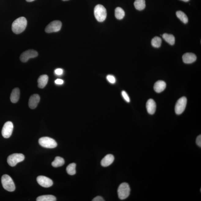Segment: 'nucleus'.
I'll return each mask as SVG.
<instances>
[{
    "label": "nucleus",
    "instance_id": "c85d7f7f",
    "mask_svg": "<svg viewBox=\"0 0 201 201\" xmlns=\"http://www.w3.org/2000/svg\"><path fill=\"white\" fill-rule=\"evenodd\" d=\"M196 143L199 147H201V135H199L197 136L196 140Z\"/></svg>",
    "mask_w": 201,
    "mask_h": 201
},
{
    "label": "nucleus",
    "instance_id": "9d476101",
    "mask_svg": "<svg viewBox=\"0 0 201 201\" xmlns=\"http://www.w3.org/2000/svg\"><path fill=\"white\" fill-rule=\"evenodd\" d=\"M38 53L36 51L34 50H29L24 52L20 56V59L23 62H26L31 58L36 57Z\"/></svg>",
    "mask_w": 201,
    "mask_h": 201
},
{
    "label": "nucleus",
    "instance_id": "9b49d317",
    "mask_svg": "<svg viewBox=\"0 0 201 201\" xmlns=\"http://www.w3.org/2000/svg\"><path fill=\"white\" fill-rule=\"evenodd\" d=\"M38 183L39 185L45 188L50 187L53 184L52 180L44 176H39L37 178Z\"/></svg>",
    "mask_w": 201,
    "mask_h": 201
},
{
    "label": "nucleus",
    "instance_id": "6e6552de",
    "mask_svg": "<svg viewBox=\"0 0 201 201\" xmlns=\"http://www.w3.org/2000/svg\"><path fill=\"white\" fill-rule=\"evenodd\" d=\"M62 24L59 20H54L50 22L46 27L45 32L47 33L59 32L61 28Z\"/></svg>",
    "mask_w": 201,
    "mask_h": 201
},
{
    "label": "nucleus",
    "instance_id": "f3484780",
    "mask_svg": "<svg viewBox=\"0 0 201 201\" xmlns=\"http://www.w3.org/2000/svg\"><path fill=\"white\" fill-rule=\"evenodd\" d=\"M20 96V91L18 88H15L13 89L12 91L11 97H10V99L11 102L13 103L18 102Z\"/></svg>",
    "mask_w": 201,
    "mask_h": 201
},
{
    "label": "nucleus",
    "instance_id": "1a4fd4ad",
    "mask_svg": "<svg viewBox=\"0 0 201 201\" xmlns=\"http://www.w3.org/2000/svg\"><path fill=\"white\" fill-rule=\"evenodd\" d=\"M13 128V123L11 121H7L3 126L2 134L5 138H8L11 136Z\"/></svg>",
    "mask_w": 201,
    "mask_h": 201
},
{
    "label": "nucleus",
    "instance_id": "4468645a",
    "mask_svg": "<svg viewBox=\"0 0 201 201\" xmlns=\"http://www.w3.org/2000/svg\"><path fill=\"white\" fill-rule=\"evenodd\" d=\"M146 108L149 114L151 115L154 114L155 112L156 109V104L155 101L152 99H149L146 104Z\"/></svg>",
    "mask_w": 201,
    "mask_h": 201
},
{
    "label": "nucleus",
    "instance_id": "aec40b11",
    "mask_svg": "<svg viewBox=\"0 0 201 201\" xmlns=\"http://www.w3.org/2000/svg\"><path fill=\"white\" fill-rule=\"evenodd\" d=\"M134 4L136 9L139 11L143 10L146 6L145 0H135Z\"/></svg>",
    "mask_w": 201,
    "mask_h": 201
},
{
    "label": "nucleus",
    "instance_id": "b1692460",
    "mask_svg": "<svg viewBox=\"0 0 201 201\" xmlns=\"http://www.w3.org/2000/svg\"><path fill=\"white\" fill-rule=\"evenodd\" d=\"M176 14L177 17L184 23L187 24L188 22V17L183 12L180 11H177Z\"/></svg>",
    "mask_w": 201,
    "mask_h": 201
},
{
    "label": "nucleus",
    "instance_id": "a878e982",
    "mask_svg": "<svg viewBox=\"0 0 201 201\" xmlns=\"http://www.w3.org/2000/svg\"><path fill=\"white\" fill-rule=\"evenodd\" d=\"M161 43H162V39L158 37H154L151 41L152 45L153 47L155 48L160 47Z\"/></svg>",
    "mask_w": 201,
    "mask_h": 201
},
{
    "label": "nucleus",
    "instance_id": "dca6fc26",
    "mask_svg": "<svg viewBox=\"0 0 201 201\" xmlns=\"http://www.w3.org/2000/svg\"><path fill=\"white\" fill-rule=\"evenodd\" d=\"M166 84L163 80H158L154 84V89L157 93H161L164 91L166 87Z\"/></svg>",
    "mask_w": 201,
    "mask_h": 201
},
{
    "label": "nucleus",
    "instance_id": "0eeeda50",
    "mask_svg": "<svg viewBox=\"0 0 201 201\" xmlns=\"http://www.w3.org/2000/svg\"><path fill=\"white\" fill-rule=\"evenodd\" d=\"M187 99L184 97H182L177 101L175 106V111L177 114L180 115L184 111L186 107Z\"/></svg>",
    "mask_w": 201,
    "mask_h": 201
},
{
    "label": "nucleus",
    "instance_id": "473e14b6",
    "mask_svg": "<svg viewBox=\"0 0 201 201\" xmlns=\"http://www.w3.org/2000/svg\"><path fill=\"white\" fill-rule=\"evenodd\" d=\"M28 2H32L35 1V0H26Z\"/></svg>",
    "mask_w": 201,
    "mask_h": 201
},
{
    "label": "nucleus",
    "instance_id": "5701e85b",
    "mask_svg": "<svg viewBox=\"0 0 201 201\" xmlns=\"http://www.w3.org/2000/svg\"><path fill=\"white\" fill-rule=\"evenodd\" d=\"M115 15L118 20H121L125 16V12L122 8L117 7L115 11Z\"/></svg>",
    "mask_w": 201,
    "mask_h": 201
},
{
    "label": "nucleus",
    "instance_id": "ddd939ff",
    "mask_svg": "<svg viewBox=\"0 0 201 201\" xmlns=\"http://www.w3.org/2000/svg\"><path fill=\"white\" fill-rule=\"evenodd\" d=\"M196 59V56L193 53H185L183 56V61L186 64L193 63L195 61Z\"/></svg>",
    "mask_w": 201,
    "mask_h": 201
},
{
    "label": "nucleus",
    "instance_id": "393cba45",
    "mask_svg": "<svg viewBox=\"0 0 201 201\" xmlns=\"http://www.w3.org/2000/svg\"><path fill=\"white\" fill-rule=\"evenodd\" d=\"M76 164L75 163H72L68 165L66 168V171L68 174L73 176L76 173Z\"/></svg>",
    "mask_w": 201,
    "mask_h": 201
},
{
    "label": "nucleus",
    "instance_id": "423d86ee",
    "mask_svg": "<svg viewBox=\"0 0 201 201\" xmlns=\"http://www.w3.org/2000/svg\"><path fill=\"white\" fill-rule=\"evenodd\" d=\"M25 159V156L21 154H13L8 156L7 162L10 166H14L18 163L23 161Z\"/></svg>",
    "mask_w": 201,
    "mask_h": 201
},
{
    "label": "nucleus",
    "instance_id": "412c9836",
    "mask_svg": "<svg viewBox=\"0 0 201 201\" xmlns=\"http://www.w3.org/2000/svg\"><path fill=\"white\" fill-rule=\"evenodd\" d=\"M65 164L64 159L62 158L57 156L55 158L54 160L51 163V165L54 167H58L63 166Z\"/></svg>",
    "mask_w": 201,
    "mask_h": 201
},
{
    "label": "nucleus",
    "instance_id": "f704fd0d",
    "mask_svg": "<svg viewBox=\"0 0 201 201\" xmlns=\"http://www.w3.org/2000/svg\"><path fill=\"white\" fill-rule=\"evenodd\" d=\"M63 1H69V0H62Z\"/></svg>",
    "mask_w": 201,
    "mask_h": 201
},
{
    "label": "nucleus",
    "instance_id": "7ed1b4c3",
    "mask_svg": "<svg viewBox=\"0 0 201 201\" xmlns=\"http://www.w3.org/2000/svg\"><path fill=\"white\" fill-rule=\"evenodd\" d=\"M1 182L3 188L8 191L13 192L15 190V187L13 179L9 176L5 174L2 177Z\"/></svg>",
    "mask_w": 201,
    "mask_h": 201
},
{
    "label": "nucleus",
    "instance_id": "72a5a7b5",
    "mask_svg": "<svg viewBox=\"0 0 201 201\" xmlns=\"http://www.w3.org/2000/svg\"><path fill=\"white\" fill-rule=\"evenodd\" d=\"M181 1H183L184 2H187L190 1V0H181Z\"/></svg>",
    "mask_w": 201,
    "mask_h": 201
},
{
    "label": "nucleus",
    "instance_id": "6ab92c4d",
    "mask_svg": "<svg viewBox=\"0 0 201 201\" xmlns=\"http://www.w3.org/2000/svg\"><path fill=\"white\" fill-rule=\"evenodd\" d=\"M163 38L171 45H173L175 43V38L172 34L164 33L162 35Z\"/></svg>",
    "mask_w": 201,
    "mask_h": 201
},
{
    "label": "nucleus",
    "instance_id": "7c9ffc66",
    "mask_svg": "<svg viewBox=\"0 0 201 201\" xmlns=\"http://www.w3.org/2000/svg\"><path fill=\"white\" fill-rule=\"evenodd\" d=\"M93 201H104V199L102 198V197L99 196H98L95 197L92 200Z\"/></svg>",
    "mask_w": 201,
    "mask_h": 201
},
{
    "label": "nucleus",
    "instance_id": "a211bd4d",
    "mask_svg": "<svg viewBox=\"0 0 201 201\" xmlns=\"http://www.w3.org/2000/svg\"><path fill=\"white\" fill-rule=\"evenodd\" d=\"M49 77L47 75H41L38 80V87L39 88H43L47 84Z\"/></svg>",
    "mask_w": 201,
    "mask_h": 201
},
{
    "label": "nucleus",
    "instance_id": "bb28decb",
    "mask_svg": "<svg viewBox=\"0 0 201 201\" xmlns=\"http://www.w3.org/2000/svg\"><path fill=\"white\" fill-rule=\"evenodd\" d=\"M106 79L110 83L114 84L116 83V79L114 76L110 75H108L106 76Z\"/></svg>",
    "mask_w": 201,
    "mask_h": 201
},
{
    "label": "nucleus",
    "instance_id": "f8f14e48",
    "mask_svg": "<svg viewBox=\"0 0 201 201\" xmlns=\"http://www.w3.org/2000/svg\"><path fill=\"white\" fill-rule=\"evenodd\" d=\"M40 100V97L38 94H34L29 99L28 105L31 109H35Z\"/></svg>",
    "mask_w": 201,
    "mask_h": 201
},
{
    "label": "nucleus",
    "instance_id": "c756f323",
    "mask_svg": "<svg viewBox=\"0 0 201 201\" xmlns=\"http://www.w3.org/2000/svg\"><path fill=\"white\" fill-rule=\"evenodd\" d=\"M55 73L57 75H61L63 73V70L61 69H57L55 70Z\"/></svg>",
    "mask_w": 201,
    "mask_h": 201
},
{
    "label": "nucleus",
    "instance_id": "f03ea898",
    "mask_svg": "<svg viewBox=\"0 0 201 201\" xmlns=\"http://www.w3.org/2000/svg\"><path fill=\"white\" fill-rule=\"evenodd\" d=\"M94 13L96 20L99 22L104 21L107 15L106 9L102 5L100 4L95 6L94 8Z\"/></svg>",
    "mask_w": 201,
    "mask_h": 201
},
{
    "label": "nucleus",
    "instance_id": "4be33fe9",
    "mask_svg": "<svg viewBox=\"0 0 201 201\" xmlns=\"http://www.w3.org/2000/svg\"><path fill=\"white\" fill-rule=\"evenodd\" d=\"M56 200V197L51 195H43L38 197L37 201H55Z\"/></svg>",
    "mask_w": 201,
    "mask_h": 201
},
{
    "label": "nucleus",
    "instance_id": "2f4dec72",
    "mask_svg": "<svg viewBox=\"0 0 201 201\" xmlns=\"http://www.w3.org/2000/svg\"><path fill=\"white\" fill-rule=\"evenodd\" d=\"M64 83V81L63 80H61V79H57V80L55 81V83L57 85H62Z\"/></svg>",
    "mask_w": 201,
    "mask_h": 201
},
{
    "label": "nucleus",
    "instance_id": "20e7f679",
    "mask_svg": "<svg viewBox=\"0 0 201 201\" xmlns=\"http://www.w3.org/2000/svg\"><path fill=\"white\" fill-rule=\"evenodd\" d=\"M118 197L121 200L128 198L130 194V188L128 184L123 183L119 185L118 189Z\"/></svg>",
    "mask_w": 201,
    "mask_h": 201
},
{
    "label": "nucleus",
    "instance_id": "39448f33",
    "mask_svg": "<svg viewBox=\"0 0 201 201\" xmlns=\"http://www.w3.org/2000/svg\"><path fill=\"white\" fill-rule=\"evenodd\" d=\"M39 145L45 148H54L57 146L56 141L49 137H41L39 139Z\"/></svg>",
    "mask_w": 201,
    "mask_h": 201
},
{
    "label": "nucleus",
    "instance_id": "cd10ccee",
    "mask_svg": "<svg viewBox=\"0 0 201 201\" xmlns=\"http://www.w3.org/2000/svg\"><path fill=\"white\" fill-rule=\"evenodd\" d=\"M122 96L124 99L127 102H130V99L129 97L125 91H122L121 92Z\"/></svg>",
    "mask_w": 201,
    "mask_h": 201
},
{
    "label": "nucleus",
    "instance_id": "f257e3e1",
    "mask_svg": "<svg viewBox=\"0 0 201 201\" xmlns=\"http://www.w3.org/2000/svg\"><path fill=\"white\" fill-rule=\"evenodd\" d=\"M27 24L26 19L23 17H20L13 22L12 25V31L16 34L21 33L26 28Z\"/></svg>",
    "mask_w": 201,
    "mask_h": 201
},
{
    "label": "nucleus",
    "instance_id": "2eb2a0df",
    "mask_svg": "<svg viewBox=\"0 0 201 201\" xmlns=\"http://www.w3.org/2000/svg\"><path fill=\"white\" fill-rule=\"evenodd\" d=\"M114 160V156L112 154H108L106 155L101 161V166L103 167H107L111 165Z\"/></svg>",
    "mask_w": 201,
    "mask_h": 201
}]
</instances>
